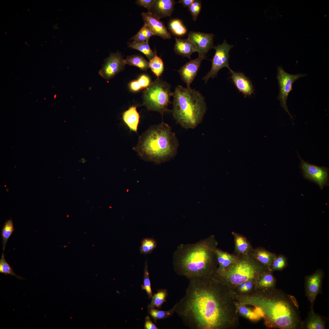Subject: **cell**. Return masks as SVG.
<instances>
[{"label": "cell", "instance_id": "6da1fadb", "mask_svg": "<svg viewBox=\"0 0 329 329\" xmlns=\"http://www.w3.org/2000/svg\"><path fill=\"white\" fill-rule=\"evenodd\" d=\"M175 311L190 329H225L237 321V308L230 287L216 274L189 279Z\"/></svg>", "mask_w": 329, "mask_h": 329}, {"label": "cell", "instance_id": "7a4b0ae2", "mask_svg": "<svg viewBox=\"0 0 329 329\" xmlns=\"http://www.w3.org/2000/svg\"><path fill=\"white\" fill-rule=\"evenodd\" d=\"M252 294L235 295L239 303L257 306L263 311L265 325L269 328L294 329L301 325L294 297L272 288Z\"/></svg>", "mask_w": 329, "mask_h": 329}, {"label": "cell", "instance_id": "3957f363", "mask_svg": "<svg viewBox=\"0 0 329 329\" xmlns=\"http://www.w3.org/2000/svg\"><path fill=\"white\" fill-rule=\"evenodd\" d=\"M218 244L212 235L195 243L180 245L173 257L175 271L188 279L214 274L218 267L215 253Z\"/></svg>", "mask_w": 329, "mask_h": 329}, {"label": "cell", "instance_id": "277c9868", "mask_svg": "<svg viewBox=\"0 0 329 329\" xmlns=\"http://www.w3.org/2000/svg\"><path fill=\"white\" fill-rule=\"evenodd\" d=\"M179 142L169 125L164 122L152 125L139 136L133 149L143 160L160 163L176 154Z\"/></svg>", "mask_w": 329, "mask_h": 329}, {"label": "cell", "instance_id": "5b68a950", "mask_svg": "<svg viewBox=\"0 0 329 329\" xmlns=\"http://www.w3.org/2000/svg\"><path fill=\"white\" fill-rule=\"evenodd\" d=\"M172 96L173 117L186 129H194L202 122L207 107L204 97L198 91L178 85Z\"/></svg>", "mask_w": 329, "mask_h": 329}, {"label": "cell", "instance_id": "8992f818", "mask_svg": "<svg viewBox=\"0 0 329 329\" xmlns=\"http://www.w3.org/2000/svg\"><path fill=\"white\" fill-rule=\"evenodd\" d=\"M238 259L222 271L216 274L229 286L239 285L248 281L256 282L259 276L270 270L251 255H239Z\"/></svg>", "mask_w": 329, "mask_h": 329}, {"label": "cell", "instance_id": "52a82bcc", "mask_svg": "<svg viewBox=\"0 0 329 329\" xmlns=\"http://www.w3.org/2000/svg\"><path fill=\"white\" fill-rule=\"evenodd\" d=\"M171 87L168 83L157 78L143 92V105L148 110L158 112L162 115L168 111V106L173 95Z\"/></svg>", "mask_w": 329, "mask_h": 329}, {"label": "cell", "instance_id": "ba28073f", "mask_svg": "<svg viewBox=\"0 0 329 329\" xmlns=\"http://www.w3.org/2000/svg\"><path fill=\"white\" fill-rule=\"evenodd\" d=\"M277 70V79L279 88L277 98L279 101L281 107L287 112L292 120V116L288 110L287 105L288 96L292 90V85L294 82L306 75L301 73L296 74L288 73L281 66H278Z\"/></svg>", "mask_w": 329, "mask_h": 329}, {"label": "cell", "instance_id": "9c48e42d", "mask_svg": "<svg viewBox=\"0 0 329 329\" xmlns=\"http://www.w3.org/2000/svg\"><path fill=\"white\" fill-rule=\"evenodd\" d=\"M234 46L228 44L225 40L221 44L214 46L215 52L212 60L211 68L202 79L206 83L210 78L217 76L218 71L224 67L231 69L229 66V51Z\"/></svg>", "mask_w": 329, "mask_h": 329}, {"label": "cell", "instance_id": "30bf717a", "mask_svg": "<svg viewBox=\"0 0 329 329\" xmlns=\"http://www.w3.org/2000/svg\"><path fill=\"white\" fill-rule=\"evenodd\" d=\"M300 168L305 179L317 183L321 190L328 184V170L324 166H319L302 160L300 155Z\"/></svg>", "mask_w": 329, "mask_h": 329}, {"label": "cell", "instance_id": "8fae6325", "mask_svg": "<svg viewBox=\"0 0 329 329\" xmlns=\"http://www.w3.org/2000/svg\"><path fill=\"white\" fill-rule=\"evenodd\" d=\"M126 65L125 59L119 52L111 53L105 60L99 74L105 79L109 80L121 72Z\"/></svg>", "mask_w": 329, "mask_h": 329}, {"label": "cell", "instance_id": "7c38bea8", "mask_svg": "<svg viewBox=\"0 0 329 329\" xmlns=\"http://www.w3.org/2000/svg\"><path fill=\"white\" fill-rule=\"evenodd\" d=\"M214 36L212 33L190 31L188 38L195 44L199 56L205 57L208 51L214 47Z\"/></svg>", "mask_w": 329, "mask_h": 329}, {"label": "cell", "instance_id": "4fadbf2b", "mask_svg": "<svg viewBox=\"0 0 329 329\" xmlns=\"http://www.w3.org/2000/svg\"><path fill=\"white\" fill-rule=\"evenodd\" d=\"M324 275L322 270L318 269L312 274L306 277V294L312 305L317 295L320 292Z\"/></svg>", "mask_w": 329, "mask_h": 329}, {"label": "cell", "instance_id": "5bb4252c", "mask_svg": "<svg viewBox=\"0 0 329 329\" xmlns=\"http://www.w3.org/2000/svg\"><path fill=\"white\" fill-rule=\"evenodd\" d=\"M141 15L144 24L150 27L154 36H159L164 39L171 38V34L164 23L155 14L151 12H143Z\"/></svg>", "mask_w": 329, "mask_h": 329}, {"label": "cell", "instance_id": "9a60e30c", "mask_svg": "<svg viewBox=\"0 0 329 329\" xmlns=\"http://www.w3.org/2000/svg\"><path fill=\"white\" fill-rule=\"evenodd\" d=\"M205 58L199 56L196 58L186 62L178 70L181 79L186 83L187 87H190L197 75L202 61Z\"/></svg>", "mask_w": 329, "mask_h": 329}, {"label": "cell", "instance_id": "2e32d148", "mask_svg": "<svg viewBox=\"0 0 329 329\" xmlns=\"http://www.w3.org/2000/svg\"><path fill=\"white\" fill-rule=\"evenodd\" d=\"M229 70L231 73V78L239 92H241L245 97L253 93L252 84L247 77L242 73L236 72L231 69Z\"/></svg>", "mask_w": 329, "mask_h": 329}, {"label": "cell", "instance_id": "e0dca14e", "mask_svg": "<svg viewBox=\"0 0 329 329\" xmlns=\"http://www.w3.org/2000/svg\"><path fill=\"white\" fill-rule=\"evenodd\" d=\"M175 3L173 0H155L150 12L160 19L170 16Z\"/></svg>", "mask_w": 329, "mask_h": 329}, {"label": "cell", "instance_id": "ac0fdd59", "mask_svg": "<svg viewBox=\"0 0 329 329\" xmlns=\"http://www.w3.org/2000/svg\"><path fill=\"white\" fill-rule=\"evenodd\" d=\"M174 50L177 55L191 59V56L196 52L197 48L195 44L189 38L186 39L175 38Z\"/></svg>", "mask_w": 329, "mask_h": 329}, {"label": "cell", "instance_id": "d6986e66", "mask_svg": "<svg viewBox=\"0 0 329 329\" xmlns=\"http://www.w3.org/2000/svg\"><path fill=\"white\" fill-rule=\"evenodd\" d=\"M251 254L259 262L270 270L277 255L262 247L253 249Z\"/></svg>", "mask_w": 329, "mask_h": 329}, {"label": "cell", "instance_id": "ffe728a7", "mask_svg": "<svg viewBox=\"0 0 329 329\" xmlns=\"http://www.w3.org/2000/svg\"><path fill=\"white\" fill-rule=\"evenodd\" d=\"M122 118L124 123L131 131L137 133L140 116L136 107H130L124 112Z\"/></svg>", "mask_w": 329, "mask_h": 329}, {"label": "cell", "instance_id": "44dd1931", "mask_svg": "<svg viewBox=\"0 0 329 329\" xmlns=\"http://www.w3.org/2000/svg\"><path fill=\"white\" fill-rule=\"evenodd\" d=\"M237 310L240 314L253 321L258 320L264 317L262 309L259 307L253 306L249 307L246 304L239 303H236Z\"/></svg>", "mask_w": 329, "mask_h": 329}, {"label": "cell", "instance_id": "7402d4cb", "mask_svg": "<svg viewBox=\"0 0 329 329\" xmlns=\"http://www.w3.org/2000/svg\"><path fill=\"white\" fill-rule=\"evenodd\" d=\"M217 262L219 265L216 273H220L235 262L239 256L235 254H231L224 252L217 248L215 251Z\"/></svg>", "mask_w": 329, "mask_h": 329}, {"label": "cell", "instance_id": "603a6c76", "mask_svg": "<svg viewBox=\"0 0 329 329\" xmlns=\"http://www.w3.org/2000/svg\"><path fill=\"white\" fill-rule=\"evenodd\" d=\"M232 233L234 238L235 254L239 255L250 254L253 248L247 239L235 232H232Z\"/></svg>", "mask_w": 329, "mask_h": 329}, {"label": "cell", "instance_id": "cb8c5ba5", "mask_svg": "<svg viewBox=\"0 0 329 329\" xmlns=\"http://www.w3.org/2000/svg\"><path fill=\"white\" fill-rule=\"evenodd\" d=\"M271 272L270 270H268L259 276L256 282L258 288L269 289L274 288L275 284V279Z\"/></svg>", "mask_w": 329, "mask_h": 329}, {"label": "cell", "instance_id": "d4e9b609", "mask_svg": "<svg viewBox=\"0 0 329 329\" xmlns=\"http://www.w3.org/2000/svg\"><path fill=\"white\" fill-rule=\"evenodd\" d=\"M125 61L126 64L136 66L143 71H146L150 68L149 62L139 55L128 56Z\"/></svg>", "mask_w": 329, "mask_h": 329}, {"label": "cell", "instance_id": "484cf974", "mask_svg": "<svg viewBox=\"0 0 329 329\" xmlns=\"http://www.w3.org/2000/svg\"><path fill=\"white\" fill-rule=\"evenodd\" d=\"M304 327L307 329H325L324 321L320 316L314 312L313 308L305 324Z\"/></svg>", "mask_w": 329, "mask_h": 329}, {"label": "cell", "instance_id": "4316f807", "mask_svg": "<svg viewBox=\"0 0 329 329\" xmlns=\"http://www.w3.org/2000/svg\"><path fill=\"white\" fill-rule=\"evenodd\" d=\"M129 47L137 50L144 54L150 60L154 57L157 54L150 48L148 41L142 42L132 41L129 43Z\"/></svg>", "mask_w": 329, "mask_h": 329}, {"label": "cell", "instance_id": "83f0119b", "mask_svg": "<svg viewBox=\"0 0 329 329\" xmlns=\"http://www.w3.org/2000/svg\"><path fill=\"white\" fill-rule=\"evenodd\" d=\"M168 295L166 289H159L156 293L152 295L151 302L148 307L160 309L164 302L166 301Z\"/></svg>", "mask_w": 329, "mask_h": 329}, {"label": "cell", "instance_id": "f1b7e54d", "mask_svg": "<svg viewBox=\"0 0 329 329\" xmlns=\"http://www.w3.org/2000/svg\"><path fill=\"white\" fill-rule=\"evenodd\" d=\"M175 304L172 308L168 310H161L156 308L148 307V314L156 323L158 320L168 318L173 315L175 311Z\"/></svg>", "mask_w": 329, "mask_h": 329}, {"label": "cell", "instance_id": "f546056e", "mask_svg": "<svg viewBox=\"0 0 329 329\" xmlns=\"http://www.w3.org/2000/svg\"><path fill=\"white\" fill-rule=\"evenodd\" d=\"M154 36L150 27L144 24L137 34L130 40H133L136 42H142L149 41L150 37Z\"/></svg>", "mask_w": 329, "mask_h": 329}, {"label": "cell", "instance_id": "4dcf8cb0", "mask_svg": "<svg viewBox=\"0 0 329 329\" xmlns=\"http://www.w3.org/2000/svg\"><path fill=\"white\" fill-rule=\"evenodd\" d=\"M149 67L157 78L161 75L164 70V64L161 58L157 55L149 60Z\"/></svg>", "mask_w": 329, "mask_h": 329}, {"label": "cell", "instance_id": "1f68e13d", "mask_svg": "<svg viewBox=\"0 0 329 329\" xmlns=\"http://www.w3.org/2000/svg\"><path fill=\"white\" fill-rule=\"evenodd\" d=\"M157 246L156 241L152 238H145L142 240L140 247L141 254L145 255L151 253Z\"/></svg>", "mask_w": 329, "mask_h": 329}, {"label": "cell", "instance_id": "d6a6232c", "mask_svg": "<svg viewBox=\"0 0 329 329\" xmlns=\"http://www.w3.org/2000/svg\"><path fill=\"white\" fill-rule=\"evenodd\" d=\"M169 28L175 35L179 36L185 34L187 31L186 27L182 21L177 19H172L169 24Z\"/></svg>", "mask_w": 329, "mask_h": 329}, {"label": "cell", "instance_id": "836d02e7", "mask_svg": "<svg viewBox=\"0 0 329 329\" xmlns=\"http://www.w3.org/2000/svg\"><path fill=\"white\" fill-rule=\"evenodd\" d=\"M14 231V228L12 219L6 220L2 229L1 232L3 251L8 239Z\"/></svg>", "mask_w": 329, "mask_h": 329}, {"label": "cell", "instance_id": "e575fe53", "mask_svg": "<svg viewBox=\"0 0 329 329\" xmlns=\"http://www.w3.org/2000/svg\"><path fill=\"white\" fill-rule=\"evenodd\" d=\"M287 264V260L286 256L282 254L277 256L273 261L270 269L271 271H281Z\"/></svg>", "mask_w": 329, "mask_h": 329}, {"label": "cell", "instance_id": "d590c367", "mask_svg": "<svg viewBox=\"0 0 329 329\" xmlns=\"http://www.w3.org/2000/svg\"><path fill=\"white\" fill-rule=\"evenodd\" d=\"M3 253L0 260V273L4 274L5 275L9 274L12 276H15L20 279H23V278L16 275L14 273L12 267L5 260Z\"/></svg>", "mask_w": 329, "mask_h": 329}, {"label": "cell", "instance_id": "8d00e7d4", "mask_svg": "<svg viewBox=\"0 0 329 329\" xmlns=\"http://www.w3.org/2000/svg\"><path fill=\"white\" fill-rule=\"evenodd\" d=\"M142 289L145 290L149 299H150L152 296V293L148 269L147 260L145 262L144 269L143 282V284L142 285Z\"/></svg>", "mask_w": 329, "mask_h": 329}, {"label": "cell", "instance_id": "74e56055", "mask_svg": "<svg viewBox=\"0 0 329 329\" xmlns=\"http://www.w3.org/2000/svg\"><path fill=\"white\" fill-rule=\"evenodd\" d=\"M202 6L201 1L194 0V2L188 7V9L191 13L193 19L196 21L200 12Z\"/></svg>", "mask_w": 329, "mask_h": 329}, {"label": "cell", "instance_id": "f35d334b", "mask_svg": "<svg viewBox=\"0 0 329 329\" xmlns=\"http://www.w3.org/2000/svg\"><path fill=\"white\" fill-rule=\"evenodd\" d=\"M137 80L143 89L147 88L151 83L150 77L146 74L141 75Z\"/></svg>", "mask_w": 329, "mask_h": 329}, {"label": "cell", "instance_id": "ab89813d", "mask_svg": "<svg viewBox=\"0 0 329 329\" xmlns=\"http://www.w3.org/2000/svg\"><path fill=\"white\" fill-rule=\"evenodd\" d=\"M155 0H137L136 3L138 5L144 7L148 9L149 12H150V9Z\"/></svg>", "mask_w": 329, "mask_h": 329}, {"label": "cell", "instance_id": "60d3db41", "mask_svg": "<svg viewBox=\"0 0 329 329\" xmlns=\"http://www.w3.org/2000/svg\"><path fill=\"white\" fill-rule=\"evenodd\" d=\"M239 289L242 292H246L251 290L253 286V282L251 281H247L239 285Z\"/></svg>", "mask_w": 329, "mask_h": 329}, {"label": "cell", "instance_id": "b9f144b4", "mask_svg": "<svg viewBox=\"0 0 329 329\" xmlns=\"http://www.w3.org/2000/svg\"><path fill=\"white\" fill-rule=\"evenodd\" d=\"M129 89L132 91L136 92L143 89L137 80L132 81L129 84Z\"/></svg>", "mask_w": 329, "mask_h": 329}, {"label": "cell", "instance_id": "7bdbcfd3", "mask_svg": "<svg viewBox=\"0 0 329 329\" xmlns=\"http://www.w3.org/2000/svg\"><path fill=\"white\" fill-rule=\"evenodd\" d=\"M144 329H158L159 328L153 322L150 317L147 316L145 318Z\"/></svg>", "mask_w": 329, "mask_h": 329}, {"label": "cell", "instance_id": "ee69618b", "mask_svg": "<svg viewBox=\"0 0 329 329\" xmlns=\"http://www.w3.org/2000/svg\"><path fill=\"white\" fill-rule=\"evenodd\" d=\"M194 0H180L178 3L182 4L184 7H189Z\"/></svg>", "mask_w": 329, "mask_h": 329}]
</instances>
